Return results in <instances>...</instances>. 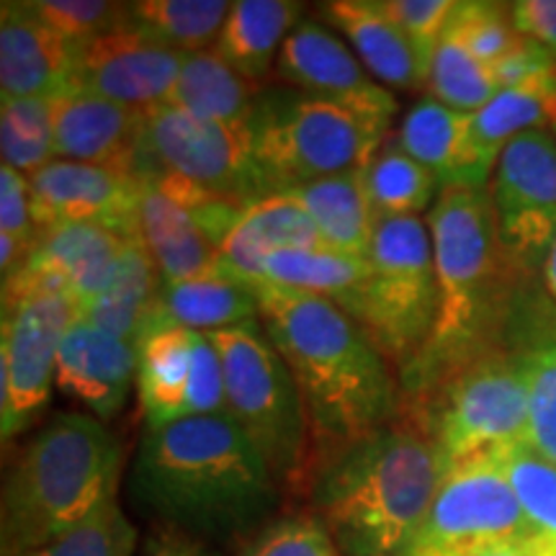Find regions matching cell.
I'll return each mask as SVG.
<instances>
[{"instance_id": "484cf974", "label": "cell", "mask_w": 556, "mask_h": 556, "mask_svg": "<svg viewBox=\"0 0 556 556\" xmlns=\"http://www.w3.org/2000/svg\"><path fill=\"white\" fill-rule=\"evenodd\" d=\"M400 148L441 180V189H482L471 168V114L422 96L394 131ZM486 189V186H484Z\"/></svg>"}, {"instance_id": "c3c4849f", "label": "cell", "mask_w": 556, "mask_h": 556, "mask_svg": "<svg viewBox=\"0 0 556 556\" xmlns=\"http://www.w3.org/2000/svg\"><path fill=\"white\" fill-rule=\"evenodd\" d=\"M539 278H541V287H544V291H546V296L556 304V240H554L552 250H548L544 266H541Z\"/></svg>"}, {"instance_id": "7c38bea8", "label": "cell", "mask_w": 556, "mask_h": 556, "mask_svg": "<svg viewBox=\"0 0 556 556\" xmlns=\"http://www.w3.org/2000/svg\"><path fill=\"white\" fill-rule=\"evenodd\" d=\"M486 189L505 258L520 276L539 278L556 240V137L533 129L513 139Z\"/></svg>"}, {"instance_id": "f6af8a7d", "label": "cell", "mask_w": 556, "mask_h": 556, "mask_svg": "<svg viewBox=\"0 0 556 556\" xmlns=\"http://www.w3.org/2000/svg\"><path fill=\"white\" fill-rule=\"evenodd\" d=\"M513 24L520 37L536 41L556 58V0H518L513 3Z\"/></svg>"}, {"instance_id": "9a60e30c", "label": "cell", "mask_w": 556, "mask_h": 556, "mask_svg": "<svg viewBox=\"0 0 556 556\" xmlns=\"http://www.w3.org/2000/svg\"><path fill=\"white\" fill-rule=\"evenodd\" d=\"M186 54L152 39L129 21L116 31L78 47L73 86L150 114L168 106Z\"/></svg>"}, {"instance_id": "5bb4252c", "label": "cell", "mask_w": 556, "mask_h": 556, "mask_svg": "<svg viewBox=\"0 0 556 556\" xmlns=\"http://www.w3.org/2000/svg\"><path fill=\"white\" fill-rule=\"evenodd\" d=\"M274 75L276 83L336 103L387 129L400 111L392 90L374 80L348 41L317 18H304L289 34Z\"/></svg>"}, {"instance_id": "8fae6325", "label": "cell", "mask_w": 556, "mask_h": 556, "mask_svg": "<svg viewBox=\"0 0 556 556\" xmlns=\"http://www.w3.org/2000/svg\"><path fill=\"white\" fill-rule=\"evenodd\" d=\"M536 536L500 467V454L451 464L407 556H443Z\"/></svg>"}, {"instance_id": "bcb514c9", "label": "cell", "mask_w": 556, "mask_h": 556, "mask_svg": "<svg viewBox=\"0 0 556 556\" xmlns=\"http://www.w3.org/2000/svg\"><path fill=\"white\" fill-rule=\"evenodd\" d=\"M139 556H222L212 544L180 533L176 528L152 526V531L144 539Z\"/></svg>"}, {"instance_id": "ab89813d", "label": "cell", "mask_w": 556, "mask_h": 556, "mask_svg": "<svg viewBox=\"0 0 556 556\" xmlns=\"http://www.w3.org/2000/svg\"><path fill=\"white\" fill-rule=\"evenodd\" d=\"M31 9L75 47L127 24V3L111 0H29Z\"/></svg>"}, {"instance_id": "4316f807", "label": "cell", "mask_w": 556, "mask_h": 556, "mask_svg": "<svg viewBox=\"0 0 556 556\" xmlns=\"http://www.w3.org/2000/svg\"><path fill=\"white\" fill-rule=\"evenodd\" d=\"M307 208L325 248L353 258H368L377 214L368 201L364 170L319 178L289 191Z\"/></svg>"}, {"instance_id": "30bf717a", "label": "cell", "mask_w": 556, "mask_h": 556, "mask_svg": "<svg viewBox=\"0 0 556 556\" xmlns=\"http://www.w3.org/2000/svg\"><path fill=\"white\" fill-rule=\"evenodd\" d=\"M131 176L137 180L168 178L238 206L268 197L248 124L197 119L173 106L148 114Z\"/></svg>"}, {"instance_id": "f546056e", "label": "cell", "mask_w": 556, "mask_h": 556, "mask_svg": "<svg viewBox=\"0 0 556 556\" xmlns=\"http://www.w3.org/2000/svg\"><path fill=\"white\" fill-rule=\"evenodd\" d=\"M556 119V88H510L471 114V168L477 184L490 186L497 160L513 139L533 129H552Z\"/></svg>"}, {"instance_id": "cb8c5ba5", "label": "cell", "mask_w": 556, "mask_h": 556, "mask_svg": "<svg viewBox=\"0 0 556 556\" xmlns=\"http://www.w3.org/2000/svg\"><path fill=\"white\" fill-rule=\"evenodd\" d=\"M193 330L170 323H150L137 340V397L144 428L184 417L191 381Z\"/></svg>"}, {"instance_id": "4fadbf2b", "label": "cell", "mask_w": 556, "mask_h": 556, "mask_svg": "<svg viewBox=\"0 0 556 556\" xmlns=\"http://www.w3.org/2000/svg\"><path fill=\"white\" fill-rule=\"evenodd\" d=\"M78 319L70 296H34L3 309L0 343V430L3 441L37 422L58 387L62 338Z\"/></svg>"}, {"instance_id": "e0dca14e", "label": "cell", "mask_w": 556, "mask_h": 556, "mask_svg": "<svg viewBox=\"0 0 556 556\" xmlns=\"http://www.w3.org/2000/svg\"><path fill=\"white\" fill-rule=\"evenodd\" d=\"M50 101L54 157L103 165L131 176L148 114L78 88L62 90Z\"/></svg>"}, {"instance_id": "1f68e13d", "label": "cell", "mask_w": 556, "mask_h": 556, "mask_svg": "<svg viewBox=\"0 0 556 556\" xmlns=\"http://www.w3.org/2000/svg\"><path fill=\"white\" fill-rule=\"evenodd\" d=\"M364 184L377 219L420 217L441 193V180L400 148L394 131L364 168Z\"/></svg>"}, {"instance_id": "2e32d148", "label": "cell", "mask_w": 556, "mask_h": 556, "mask_svg": "<svg viewBox=\"0 0 556 556\" xmlns=\"http://www.w3.org/2000/svg\"><path fill=\"white\" fill-rule=\"evenodd\" d=\"M29 191L39 232L58 225L93 222L137 235L139 180L119 170L54 157L29 176Z\"/></svg>"}, {"instance_id": "f35d334b", "label": "cell", "mask_w": 556, "mask_h": 556, "mask_svg": "<svg viewBox=\"0 0 556 556\" xmlns=\"http://www.w3.org/2000/svg\"><path fill=\"white\" fill-rule=\"evenodd\" d=\"M238 556H340V552L319 520L302 510L268 520L242 541Z\"/></svg>"}, {"instance_id": "b9f144b4", "label": "cell", "mask_w": 556, "mask_h": 556, "mask_svg": "<svg viewBox=\"0 0 556 556\" xmlns=\"http://www.w3.org/2000/svg\"><path fill=\"white\" fill-rule=\"evenodd\" d=\"M227 413L225 397V368L217 345L208 332H193V361H191V381L189 394H186L184 417L219 415ZM180 417V420H184Z\"/></svg>"}, {"instance_id": "d4e9b609", "label": "cell", "mask_w": 556, "mask_h": 556, "mask_svg": "<svg viewBox=\"0 0 556 556\" xmlns=\"http://www.w3.org/2000/svg\"><path fill=\"white\" fill-rule=\"evenodd\" d=\"M304 21V5L294 0H238L227 13L214 45L222 58L253 86H268L289 34Z\"/></svg>"}, {"instance_id": "277c9868", "label": "cell", "mask_w": 556, "mask_h": 556, "mask_svg": "<svg viewBox=\"0 0 556 556\" xmlns=\"http://www.w3.org/2000/svg\"><path fill=\"white\" fill-rule=\"evenodd\" d=\"M438 276V319L426 351L400 377L405 397L492 345H505L513 304L526 276L505 258L490 189L451 186L426 214Z\"/></svg>"}, {"instance_id": "6da1fadb", "label": "cell", "mask_w": 556, "mask_h": 556, "mask_svg": "<svg viewBox=\"0 0 556 556\" xmlns=\"http://www.w3.org/2000/svg\"><path fill=\"white\" fill-rule=\"evenodd\" d=\"M281 486L227 413L144 428L127 495L152 526L204 544H242L278 516Z\"/></svg>"}, {"instance_id": "ee69618b", "label": "cell", "mask_w": 556, "mask_h": 556, "mask_svg": "<svg viewBox=\"0 0 556 556\" xmlns=\"http://www.w3.org/2000/svg\"><path fill=\"white\" fill-rule=\"evenodd\" d=\"M500 90L510 88H556V58L531 39H520V45L507 58L492 65Z\"/></svg>"}, {"instance_id": "44dd1931", "label": "cell", "mask_w": 556, "mask_h": 556, "mask_svg": "<svg viewBox=\"0 0 556 556\" xmlns=\"http://www.w3.org/2000/svg\"><path fill=\"white\" fill-rule=\"evenodd\" d=\"M317 16L348 41L368 75L384 88L422 90L428 86V70L381 9V0H332L317 5Z\"/></svg>"}, {"instance_id": "ac0fdd59", "label": "cell", "mask_w": 556, "mask_h": 556, "mask_svg": "<svg viewBox=\"0 0 556 556\" xmlns=\"http://www.w3.org/2000/svg\"><path fill=\"white\" fill-rule=\"evenodd\" d=\"M78 47L31 9L5 0L0 13V93L3 99H52L73 86Z\"/></svg>"}, {"instance_id": "4dcf8cb0", "label": "cell", "mask_w": 556, "mask_h": 556, "mask_svg": "<svg viewBox=\"0 0 556 556\" xmlns=\"http://www.w3.org/2000/svg\"><path fill=\"white\" fill-rule=\"evenodd\" d=\"M261 86L242 78L217 50L186 54L168 106L197 119L219 124H248Z\"/></svg>"}, {"instance_id": "e575fe53", "label": "cell", "mask_w": 556, "mask_h": 556, "mask_svg": "<svg viewBox=\"0 0 556 556\" xmlns=\"http://www.w3.org/2000/svg\"><path fill=\"white\" fill-rule=\"evenodd\" d=\"M428 96L443 106L477 114L500 93L492 67L479 62L456 41L443 39L438 45L428 73Z\"/></svg>"}, {"instance_id": "74e56055", "label": "cell", "mask_w": 556, "mask_h": 556, "mask_svg": "<svg viewBox=\"0 0 556 556\" xmlns=\"http://www.w3.org/2000/svg\"><path fill=\"white\" fill-rule=\"evenodd\" d=\"M135 548L137 528L114 497L50 544L18 556H135Z\"/></svg>"}, {"instance_id": "9c48e42d", "label": "cell", "mask_w": 556, "mask_h": 556, "mask_svg": "<svg viewBox=\"0 0 556 556\" xmlns=\"http://www.w3.org/2000/svg\"><path fill=\"white\" fill-rule=\"evenodd\" d=\"M368 266L371 278L356 323L400 379L426 351L438 319V276L426 219H377Z\"/></svg>"}, {"instance_id": "d590c367", "label": "cell", "mask_w": 556, "mask_h": 556, "mask_svg": "<svg viewBox=\"0 0 556 556\" xmlns=\"http://www.w3.org/2000/svg\"><path fill=\"white\" fill-rule=\"evenodd\" d=\"M500 467L536 536L556 541V464L523 441L500 451Z\"/></svg>"}, {"instance_id": "3957f363", "label": "cell", "mask_w": 556, "mask_h": 556, "mask_svg": "<svg viewBox=\"0 0 556 556\" xmlns=\"http://www.w3.org/2000/svg\"><path fill=\"white\" fill-rule=\"evenodd\" d=\"M261 325L294 374L312 446L364 435L405 415L397 371L366 330L328 299L258 283Z\"/></svg>"}, {"instance_id": "83f0119b", "label": "cell", "mask_w": 556, "mask_h": 556, "mask_svg": "<svg viewBox=\"0 0 556 556\" xmlns=\"http://www.w3.org/2000/svg\"><path fill=\"white\" fill-rule=\"evenodd\" d=\"M368 278H371L368 258H353L325 245L278 250L263 263L266 283L328 299L353 319L364 307Z\"/></svg>"}, {"instance_id": "8992f818", "label": "cell", "mask_w": 556, "mask_h": 556, "mask_svg": "<svg viewBox=\"0 0 556 556\" xmlns=\"http://www.w3.org/2000/svg\"><path fill=\"white\" fill-rule=\"evenodd\" d=\"M248 131L268 193L364 170L389 137L381 124L283 83L261 88Z\"/></svg>"}, {"instance_id": "603a6c76", "label": "cell", "mask_w": 556, "mask_h": 556, "mask_svg": "<svg viewBox=\"0 0 556 556\" xmlns=\"http://www.w3.org/2000/svg\"><path fill=\"white\" fill-rule=\"evenodd\" d=\"M150 323L180 325L193 332H219L261 323L258 283L245 281L227 266L191 281L163 283Z\"/></svg>"}, {"instance_id": "d6a6232c", "label": "cell", "mask_w": 556, "mask_h": 556, "mask_svg": "<svg viewBox=\"0 0 556 556\" xmlns=\"http://www.w3.org/2000/svg\"><path fill=\"white\" fill-rule=\"evenodd\" d=\"M232 3L222 0H135L127 3L131 26L184 54L214 50Z\"/></svg>"}, {"instance_id": "7bdbcfd3", "label": "cell", "mask_w": 556, "mask_h": 556, "mask_svg": "<svg viewBox=\"0 0 556 556\" xmlns=\"http://www.w3.org/2000/svg\"><path fill=\"white\" fill-rule=\"evenodd\" d=\"M39 235L31 212L29 178L11 165H3L0 168V242H11L26 258H31Z\"/></svg>"}, {"instance_id": "f907efd6", "label": "cell", "mask_w": 556, "mask_h": 556, "mask_svg": "<svg viewBox=\"0 0 556 556\" xmlns=\"http://www.w3.org/2000/svg\"><path fill=\"white\" fill-rule=\"evenodd\" d=\"M554 546H556V541H554Z\"/></svg>"}, {"instance_id": "60d3db41", "label": "cell", "mask_w": 556, "mask_h": 556, "mask_svg": "<svg viewBox=\"0 0 556 556\" xmlns=\"http://www.w3.org/2000/svg\"><path fill=\"white\" fill-rule=\"evenodd\" d=\"M381 9L405 34L422 67L430 73V62L456 11L454 0H381Z\"/></svg>"}, {"instance_id": "52a82bcc", "label": "cell", "mask_w": 556, "mask_h": 556, "mask_svg": "<svg viewBox=\"0 0 556 556\" xmlns=\"http://www.w3.org/2000/svg\"><path fill=\"white\" fill-rule=\"evenodd\" d=\"M405 413L433 438L446 464L528 441V387L518 353L492 345L435 379Z\"/></svg>"}, {"instance_id": "681fc988", "label": "cell", "mask_w": 556, "mask_h": 556, "mask_svg": "<svg viewBox=\"0 0 556 556\" xmlns=\"http://www.w3.org/2000/svg\"><path fill=\"white\" fill-rule=\"evenodd\" d=\"M552 135L556 137V119H554V124H552Z\"/></svg>"}, {"instance_id": "f1b7e54d", "label": "cell", "mask_w": 556, "mask_h": 556, "mask_svg": "<svg viewBox=\"0 0 556 556\" xmlns=\"http://www.w3.org/2000/svg\"><path fill=\"white\" fill-rule=\"evenodd\" d=\"M163 278L144 242L135 238L124 248L119 266L99 299L80 309V317L109 336L135 343L150 323Z\"/></svg>"}, {"instance_id": "5b68a950", "label": "cell", "mask_w": 556, "mask_h": 556, "mask_svg": "<svg viewBox=\"0 0 556 556\" xmlns=\"http://www.w3.org/2000/svg\"><path fill=\"white\" fill-rule=\"evenodd\" d=\"M124 448L106 422L54 413L9 462L0 495V556L50 544L116 497Z\"/></svg>"}, {"instance_id": "ffe728a7", "label": "cell", "mask_w": 556, "mask_h": 556, "mask_svg": "<svg viewBox=\"0 0 556 556\" xmlns=\"http://www.w3.org/2000/svg\"><path fill=\"white\" fill-rule=\"evenodd\" d=\"M137 235L150 250L163 283L191 281L225 268L219 245L206 232L193 206L170 199L157 186L139 180Z\"/></svg>"}, {"instance_id": "7dc6e473", "label": "cell", "mask_w": 556, "mask_h": 556, "mask_svg": "<svg viewBox=\"0 0 556 556\" xmlns=\"http://www.w3.org/2000/svg\"><path fill=\"white\" fill-rule=\"evenodd\" d=\"M443 556H556V546L552 539L531 536L520 541H503V544H486Z\"/></svg>"}, {"instance_id": "7402d4cb", "label": "cell", "mask_w": 556, "mask_h": 556, "mask_svg": "<svg viewBox=\"0 0 556 556\" xmlns=\"http://www.w3.org/2000/svg\"><path fill=\"white\" fill-rule=\"evenodd\" d=\"M323 248L307 208L289 191L248 204L219 245L222 263L250 283H263V263L278 250Z\"/></svg>"}, {"instance_id": "ba28073f", "label": "cell", "mask_w": 556, "mask_h": 556, "mask_svg": "<svg viewBox=\"0 0 556 556\" xmlns=\"http://www.w3.org/2000/svg\"><path fill=\"white\" fill-rule=\"evenodd\" d=\"M225 368L227 415L266 458L281 490H299L312 454L309 415L294 374L261 323L208 332Z\"/></svg>"}, {"instance_id": "7a4b0ae2", "label": "cell", "mask_w": 556, "mask_h": 556, "mask_svg": "<svg viewBox=\"0 0 556 556\" xmlns=\"http://www.w3.org/2000/svg\"><path fill=\"white\" fill-rule=\"evenodd\" d=\"M448 464L407 413L364 435L312 446L302 495L340 556H407Z\"/></svg>"}, {"instance_id": "d6986e66", "label": "cell", "mask_w": 556, "mask_h": 556, "mask_svg": "<svg viewBox=\"0 0 556 556\" xmlns=\"http://www.w3.org/2000/svg\"><path fill=\"white\" fill-rule=\"evenodd\" d=\"M137 381V345L119 340L78 315L60 345L58 389L99 420H111L127 405Z\"/></svg>"}, {"instance_id": "8d00e7d4", "label": "cell", "mask_w": 556, "mask_h": 556, "mask_svg": "<svg viewBox=\"0 0 556 556\" xmlns=\"http://www.w3.org/2000/svg\"><path fill=\"white\" fill-rule=\"evenodd\" d=\"M443 39L456 41L479 62L492 67L516 50L523 37L513 24V3L464 0V3H456Z\"/></svg>"}, {"instance_id": "836d02e7", "label": "cell", "mask_w": 556, "mask_h": 556, "mask_svg": "<svg viewBox=\"0 0 556 556\" xmlns=\"http://www.w3.org/2000/svg\"><path fill=\"white\" fill-rule=\"evenodd\" d=\"M0 152L26 178L54 160L52 101L50 99H3L0 103Z\"/></svg>"}]
</instances>
